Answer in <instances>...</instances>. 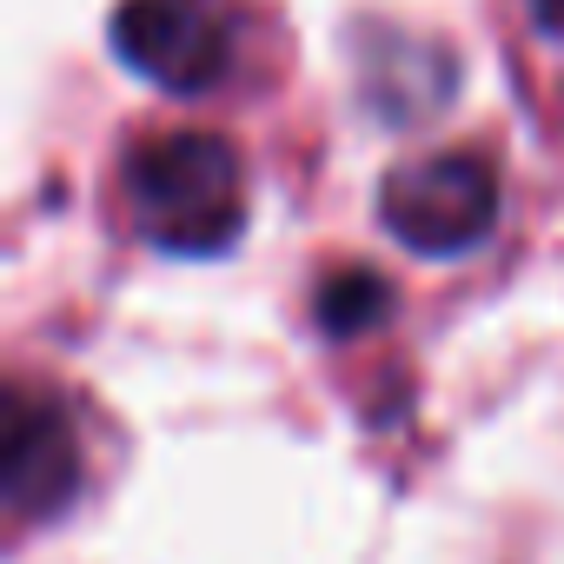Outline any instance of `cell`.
I'll return each instance as SVG.
<instances>
[{"label": "cell", "mask_w": 564, "mask_h": 564, "mask_svg": "<svg viewBox=\"0 0 564 564\" xmlns=\"http://www.w3.org/2000/svg\"><path fill=\"white\" fill-rule=\"evenodd\" d=\"M518 54L524 80L544 100V120L564 133V0H518Z\"/></svg>", "instance_id": "obj_5"}, {"label": "cell", "mask_w": 564, "mask_h": 564, "mask_svg": "<svg viewBox=\"0 0 564 564\" xmlns=\"http://www.w3.org/2000/svg\"><path fill=\"white\" fill-rule=\"evenodd\" d=\"M113 54L166 94H219L246 61V8L239 0H120Z\"/></svg>", "instance_id": "obj_2"}, {"label": "cell", "mask_w": 564, "mask_h": 564, "mask_svg": "<svg viewBox=\"0 0 564 564\" xmlns=\"http://www.w3.org/2000/svg\"><path fill=\"white\" fill-rule=\"evenodd\" d=\"M379 219L399 246L425 259H458L498 226V166L478 147H438L386 173Z\"/></svg>", "instance_id": "obj_3"}, {"label": "cell", "mask_w": 564, "mask_h": 564, "mask_svg": "<svg viewBox=\"0 0 564 564\" xmlns=\"http://www.w3.org/2000/svg\"><path fill=\"white\" fill-rule=\"evenodd\" d=\"M80 471H87V452H80L74 412L54 392L21 386L14 412H8V511H14V524L61 518L80 491Z\"/></svg>", "instance_id": "obj_4"}, {"label": "cell", "mask_w": 564, "mask_h": 564, "mask_svg": "<svg viewBox=\"0 0 564 564\" xmlns=\"http://www.w3.org/2000/svg\"><path fill=\"white\" fill-rule=\"evenodd\" d=\"M113 206L153 252L213 259L246 232V160L232 140L199 127L133 133L113 166Z\"/></svg>", "instance_id": "obj_1"}, {"label": "cell", "mask_w": 564, "mask_h": 564, "mask_svg": "<svg viewBox=\"0 0 564 564\" xmlns=\"http://www.w3.org/2000/svg\"><path fill=\"white\" fill-rule=\"evenodd\" d=\"M313 313H319V326L339 333V339H346V333H366V326L386 313V286H379L372 272H359V265H339L333 279H319V306H313Z\"/></svg>", "instance_id": "obj_6"}]
</instances>
